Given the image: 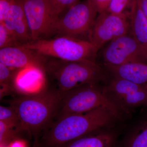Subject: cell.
I'll use <instances>...</instances> for the list:
<instances>
[{
	"instance_id": "1",
	"label": "cell",
	"mask_w": 147,
	"mask_h": 147,
	"mask_svg": "<svg viewBox=\"0 0 147 147\" xmlns=\"http://www.w3.org/2000/svg\"><path fill=\"white\" fill-rule=\"evenodd\" d=\"M61 94L55 86H44L38 91L21 95L8 100L18 113L24 132L37 144L43 133L56 119Z\"/></svg>"
},
{
	"instance_id": "2",
	"label": "cell",
	"mask_w": 147,
	"mask_h": 147,
	"mask_svg": "<svg viewBox=\"0 0 147 147\" xmlns=\"http://www.w3.org/2000/svg\"><path fill=\"white\" fill-rule=\"evenodd\" d=\"M117 119L110 110L103 108L83 114L63 116L54 121L43 133L37 147H55L63 144L108 128Z\"/></svg>"
},
{
	"instance_id": "3",
	"label": "cell",
	"mask_w": 147,
	"mask_h": 147,
	"mask_svg": "<svg viewBox=\"0 0 147 147\" xmlns=\"http://www.w3.org/2000/svg\"><path fill=\"white\" fill-rule=\"evenodd\" d=\"M55 82L61 93L88 84H98L104 79L103 69L96 61H69L47 57L43 70Z\"/></svg>"
},
{
	"instance_id": "4",
	"label": "cell",
	"mask_w": 147,
	"mask_h": 147,
	"mask_svg": "<svg viewBox=\"0 0 147 147\" xmlns=\"http://www.w3.org/2000/svg\"><path fill=\"white\" fill-rule=\"evenodd\" d=\"M102 108L110 110L118 119H120L123 113L98 84H84L62 93L55 120L67 115L83 114Z\"/></svg>"
},
{
	"instance_id": "5",
	"label": "cell",
	"mask_w": 147,
	"mask_h": 147,
	"mask_svg": "<svg viewBox=\"0 0 147 147\" xmlns=\"http://www.w3.org/2000/svg\"><path fill=\"white\" fill-rule=\"evenodd\" d=\"M39 55L63 60L96 61L98 51L88 40L60 36L31 40L19 45Z\"/></svg>"
},
{
	"instance_id": "6",
	"label": "cell",
	"mask_w": 147,
	"mask_h": 147,
	"mask_svg": "<svg viewBox=\"0 0 147 147\" xmlns=\"http://www.w3.org/2000/svg\"><path fill=\"white\" fill-rule=\"evenodd\" d=\"M97 13L88 0L79 2L67 11L55 23L53 34L79 38L89 33L90 36Z\"/></svg>"
},
{
	"instance_id": "7",
	"label": "cell",
	"mask_w": 147,
	"mask_h": 147,
	"mask_svg": "<svg viewBox=\"0 0 147 147\" xmlns=\"http://www.w3.org/2000/svg\"><path fill=\"white\" fill-rule=\"evenodd\" d=\"M104 90L123 113H129L140 106H147V86L113 77Z\"/></svg>"
},
{
	"instance_id": "8",
	"label": "cell",
	"mask_w": 147,
	"mask_h": 147,
	"mask_svg": "<svg viewBox=\"0 0 147 147\" xmlns=\"http://www.w3.org/2000/svg\"><path fill=\"white\" fill-rule=\"evenodd\" d=\"M129 12L117 14L106 11L97 16L90 36V41L99 50L107 42L128 34Z\"/></svg>"
},
{
	"instance_id": "9",
	"label": "cell",
	"mask_w": 147,
	"mask_h": 147,
	"mask_svg": "<svg viewBox=\"0 0 147 147\" xmlns=\"http://www.w3.org/2000/svg\"><path fill=\"white\" fill-rule=\"evenodd\" d=\"M105 65H120L130 63H147V55L131 35L109 42L102 52Z\"/></svg>"
},
{
	"instance_id": "10",
	"label": "cell",
	"mask_w": 147,
	"mask_h": 147,
	"mask_svg": "<svg viewBox=\"0 0 147 147\" xmlns=\"http://www.w3.org/2000/svg\"><path fill=\"white\" fill-rule=\"evenodd\" d=\"M23 2L32 40L53 34L55 22L50 0H23Z\"/></svg>"
},
{
	"instance_id": "11",
	"label": "cell",
	"mask_w": 147,
	"mask_h": 147,
	"mask_svg": "<svg viewBox=\"0 0 147 147\" xmlns=\"http://www.w3.org/2000/svg\"><path fill=\"white\" fill-rule=\"evenodd\" d=\"M47 58L20 45L0 48V63L11 68H34L43 72Z\"/></svg>"
},
{
	"instance_id": "12",
	"label": "cell",
	"mask_w": 147,
	"mask_h": 147,
	"mask_svg": "<svg viewBox=\"0 0 147 147\" xmlns=\"http://www.w3.org/2000/svg\"><path fill=\"white\" fill-rule=\"evenodd\" d=\"M1 23L4 24L19 45L31 41L23 0H14L6 11Z\"/></svg>"
},
{
	"instance_id": "13",
	"label": "cell",
	"mask_w": 147,
	"mask_h": 147,
	"mask_svg": "<svg viewBox=\"0 0 147 147\" xmlns=\"http://www.w3.org/2000/svg\"><path fill=\"white\" fill-rule=\"evenodd\" d=\"M117 134L103 129L55 147H117Z\"/></svg>"
},
{
	"instance_id": "14",
	"label": "cell",
	"mask_w": 147,
	"mask_h": 147,
	"mask_svg": "<svg viewBox=\"0 0 147 147\" xmlns=\"http://www.w3.org/2000/svg\"><path fill=\"white\" fill-rule=\"evenodd\" d=\"M105 66L113 77L147 86V63L134 62L120 65Z\"/></svg>"
},
{
	"instance_id": "15",
	"label": "cell",
	"mask_w": 147,
	"mask_h": 147,
	"mask_svg": "<svg viewBox=\"0 0 147 147\" xmlns=\"http://www.w3.org/2000/svg\"><path fill=\"white\" fill-rule=\"evenodd\" d=\"M130 35L147 55V18L137 0H133L129 12Z\"/></svg>"
},
{
	"instance_id": "16",
	"label": "cell",
	"mask_w": 147,
	"mask_h": 147,
	"mask_svg": "<svg viewBox=\"0 0 147 147\" xmlns=\"http://www.w3.org/2000/svg\"><path fill=\"white\" fill-rule=\"evenodd\" d=\"M21 70L10 68L0 63L1 98L18 91L17 79Z\"/></svg>"
},
{
	"instance_id": "17",
	"label": "cell",
	"mask_w": 147,
	"mask_h": 147,
	"mask_svg": "<svg viewBox=\"0 0 147 147\" xmlns=\"http://www.w3.org/2000/svg\"><path fill=\"white\" fill-rule=\"evenodd\" d=\"M123 147H147V121L140 123L134 129Z\"/></svg>"
},
{
	"instance_id": "18",
	"label": "cell",
	"mask_w": 147,
	"mask_h": 147,
	"mask_svg": "<svg viewBox=\"0 0 147 147\" xmlns=\"http://www.w3.org/2000/svg\"><path fill=\"white\" fill-rule=\"evenodd\" d=\"M0 121L15 127L21 132H24L18 113L15 108L11 105L0 106Z\"/></svg>"
},
{
	"instance_id": "19",
	"label": "cell",
	"mask_w": 147,
	"mask_h": 147,
	"mask_svg": "<svg viewBox=\"0 0 147 147\" xmlns=\"http://www.w3.org/2000/svg\"><path fill=\"white\" fill-rule=\"evenodd\" d=\"M79 2V0H50L51 12L55 24L70 7Z\"/></svg>"
},
{
	"instance_id": "20",
	"label": "cell",
	"mask_w": 147,
	"mask_h": 147,
	"mask_svg": "<svg viewBox=\"0 0 147 147\" xmlns=\"http://www.w3.org/2000/svg\"><path fill=\"white\" fill-rule=\"evenodd\" d=\"M19 45L17 40L4 24L0 23V48Z\"/></svg>"
},
{
	"instance_id": "21",
	"label": "cell",
	"mask_w": 147,
	"mask_h": 147,
	"mask_svg": "<svg viewBox=\"0 0 147 147\" xmlns=\"http://www.w3.org/2000/svg\"><path fill=\"white\" fill-rule=\"evenodd\" d=\"M133 0H111L106 11L111 13L120 14L125 13V9L131 6Z\"/></svg>"
},
{
	"instance_id": "22",
	"label": "cell",
	"mask_w": 147,
	"mask_h": 147,
	"mask_svg": "<svg viewBox=\"0 0 147 147\" xmlns=\"http://www.w3.org/2000/svg\"><path fill=\"white\" fill-rule=\"evenodd\" d=\"M96 10L98 13L106 11L111 0H88Z\"/></svg>"
},
{
	"instance_id": "23",
	"label": "cell",
	"mask_w": 147,
	"mask_h": 147,
	"mask_svg": "<svg viewBox=\"0 0 147 147\" xmlns=\"http://www.w3.org/2000/svg\"><path fill=\"white\" fill-rule=\"evenodd\" d=\"M14 0H0V22L2 21L6 11Z\"/></svg>"
},
{
	"instance_id": "24",
	"label": "cell",
	"mask_w": 147,
	"mask_h": 147,
	"mask_svg": "<svg viewBox=\"0 0 147 147\" xmlns=\"http://www.w3.org/2000/svg\"><path fill=\"white\" fill-rule=\"evenodd\" d=\"M7 147H27L26 142L24 140L16 139L9 144Z\"/></svg>"
},
{
	"instance_id": "25",
	"label": "cell",
	"mask_w": 147,
	"mask_h": 147,
	"mask_svg": "<svg viewBox=\"0 0 147 147\" xmlns=\"http://www.w3.org/2000/svg\"><path fill=\"white\" fill-rule=\"evenodd\" d=\"M139 6L147 18V0H137Z\"/></svg>"
}]
</instances>
